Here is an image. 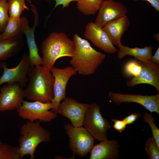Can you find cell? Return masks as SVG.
Instances as JSON below:
<instances>
[{"label": "cell", "instance_id": "836d02e7", "mask_svg": "<svg viewBox=\"0 0 159 159\" xmlns=\"http://www.w3.org/2000/svg\"><path fill=\"white\" fill-rule=\"evenodd\" d=\"M154 38L157 41H159V34H156L155 35Z\"/></svg>", "mask_w": 159, "mask_h": 159}, {"label": "cell", "instance_id": "4dcf8cb0", "mask_svg": "<svg viewBox=\"0 0 159 159\" xmlns=\"http://www.w3.org/2000/svg\"><path fill=\"white\" fill-rule=\"evenodd\" d=\"M55 2L53 9L57 6L62 5L63 8L69 6V4L72 1H77L78 0H52Z\"/></svg>", "mask_w": 159, "mask_h": 159}, {"label": "cell", "instance_id": "d4e9b609", "mask_svg": "<svg viewBox=\"0 0 159 159\" xmlns=\"http://www.w3.org/2000/svg\"><path fill=\"white\" fill-rule=\"evenodd\" d=\"M145 150L150 159H159V147L153 137L148 138L145 145Z\"/></svg>", "mask_w": 159, "mask_h": 159}, {"label": "cell", "instance_id": "8fae6325", "mask_svg": "<svg viewBox=\"0 0 159 159\" xmlns=\"http://www.w3.org/2000/svg\"><path fill=\"white\" fill-rule=\"evenodd\" d=\"M108 97L117 105L122 103H135L139 104L151 112L159 113V92L155 95L123 94L110 91Z\"/></svg>", "mask_w": 159, "mask_h": 159}, {"label": "cell", "instance_id": "9a60e30c", "mask_svg": "<svg viewBox=\"0 0 159 159\" xmlns=\"http://www.w3.org/2000/svg\"><path fill=\"white\" fill-rule=\"evenodd\" d=\"M84 36L94 46L105 52L112 54L118 51L111 42L102 27L95 22H90L86 24Z\"/></svg>", "mask_w": 159, "mask_h": 159}, {"label": "cell", "instance_id": "5b68a950", "mask_svg": "<svg viewBox=\"0 0 159 159\" xmlns=\"http://www.w3.org/2000/svg\"><path fill=\"white\" fill-rule=\"evenodd\" d=\"M53 108L51 102H30L24 100L16 110L19 116L23 119L32 122L39 121L48 122L57 117L56 113L50 110Z\"/></svg>", "mask_w": 159, "mask_h": 159}, {"label": "cell", "instance_id": "d6986e66", "mask_svg": "<svg viewBox=\"0 0 159 159\" xmlns=\"http://www.w3.org/2000/svg\"><path fill=\"white\" fill-rule=\"evenodd\" d=\"M117 51V57L121 59L126 56H131L136 60L142 62L150 61L152 56V46H145L143 48H130L122 45Z\"/></svg>", "mask_w": 159, "mask_h": 159}, {"label": "cell", "instance_id": "7a4b0ae2", "mask_svg": "<svg viewBox=\"0 0 159 159\" xmlns=\"http://www.w3.org/2000/svg\"><path fill=\"white\" fill-rule=\"evenodd\" d=\"M29 84L23 90L24 97L34 101L51 102L54 97V77L42 65L34 66L28 74Z\"/></svg>", "mask_w": 159, "mask_h": 159}, {"label": "cell", "instance_id": "cb8c5ba5", "mask_svg": "<svg viewBox=\"0 0 159 159\" xmlns=\"http://www.w3.org/2000/svg\"><path fill=\"white\" fill-rule=\"evenodd\" d=\"M21 159L19 146H11L0 140V159Z\"/></svg>", "mask_w": 159, "mask_h": 159}, {"label": "cell", "instance_id": "5bb4252c", "mask_svg": "<svg viewBox=\"0 0 159 159\" xmlns=\"http://www.w3.org/2000/svg\"><path fill=\"white\" fill-rule=\"evenodd\" d=\"M141 69L136 76L127 80L128 87H133L140 84H146L154 87L159 92V64L151 62L138 61Z\"/></svg>", "mask_w": 159, "mask_h": 159}, {"label": "cell", "instance_id": "83f0119b", "mask_svg": "<svg viewBox=\"0 0 159 159\" xmlns=\"http://www.w3.org/2000/svg\"><path fill=\"white\" fill-rule=\"evenodd\" d=\"M141 69V67L138 60H131L127 62L124 67V72L128 76H137Z\"/></svg>", "mask_w": 159, "mask_h": 159}, {"label": "cell", "instance_id": "4fadbf2b", "mask_svg": "<svg viewBox=\"0 0 159 159\" xmlns=\"http://www.w3.org/2000/svg\"><path fill=\"white\" fill-rule=\"evenodd\" d=\"M0 92V111L16 110L24 100L23 90L18 83L4 85Z\"/></svg>", "mask_w": 159, "mask_h": 159}, {"label": "cell", "instance_id": "277c9868", "mask_svg": "<svg viewBox=\"0 0 159 159\" xmlns=\"http://www.w3.org/2000/svg\"><path fill=\"white\" fill-rule=\"evenodd\" d=\"M40 122L28 121L21 127V136L18 140L21 159L29 155L30 159H35V152L38 145L50 140V132L41 125Z\"/></svg>", "mask_w": 159, "mask_h": 159}, {"label": "cell", "instance_id": "7402d4cb", "mask_svg": "<svg viewBox=\"0 0 159 159\" xmlns=\"http://www.w3.org/2000/svg\"><path fill=\"white\" fill-rule=\"evenodd\" d=\"M104 0H78L77 7L78 10L86 15H92L97 12Z\"/></svg>", "mask_w": 159, "mask_h": 159}, {"label": "cell", "instance_id": "e0dca14e", "mask_svg": "<svg viewBox=\"0 0 159 159\" xmlns=\"http://www.w3.org/2000/svg\"><path fill=\"white\" fill-rule=\"evenodd\" d=\"M94 145L90 159H116L120 156V145L116 140H103Z\"/></svg>", "mask_w": 159, "mask_h": 159}, {"label": "cell", "instance_id": "ac0fdd59", "mask_svg": "<svg viewBox=\"0 0 159 159\" xmlns=\"http://www.w3.org/2000/svg\"><path fill=\"white\" fill-rule=\"evenodd\" d=\"M130 24V20L126 15L108 23L102 28L112 43L119 47L122 45V36Z\"/></svg>", "mask_w": 159, "mask_h": 159}, {"label": "cell", "instance_id": "603a6c76", "mask_svg": "<svg viewBox=\"0 0 159 159\" xmlns=\"http://www.w3.org/2000/svg\"><path fill=\"white\" fill-rule=\"evenodd\" d=\"M26 0H8V14L11 18L19 19L25 9L31 10L26 6Z\"/></svg>", "mask_w": 159, "mask_h": 159}, {"label": "cell", "instance_id": "7c38bea8", "mask_svg": "<svg viewBox=\"0 0 159 159\" xmlns=\"http://www.w3.org/2000/svg\"><path fill=\"white\" fill-rule=\"evenodd\" d=\"M30 3L32 8L31 9L34 14V24L32 27L29 24L28 20L25 16L21 17L22 21V32L25 35L29 49V57L32 66L42 65V58L39 55L38 49L36 44L34 38V31L39 22V15L36 7Z\"/></svg>", "mask_w": 159, "mask_h": 159}, {"label": "cell", "instance_id": "484cf974", "mask_svg": "<svg viewBox=\"0 0 159 159\" xmlns=\"http://www.w3.org/2000/svg\"><path fill=\"white\" fill-rule=\"evenodd\" d=\"M7 1L1 0L0 1V33L4 29L9 18Z\"/></svg>", "mask_w": 159, "mask_h": 159}, {"label": "cell", "instance_id": "6da1fadb", "mask_svg": "<svg viewBox=\"0 0 159 159\" xmlns=\"http://www.w3.org/2000/svg\"><path fill=\"white\" fill-rule=\"evenodd\" d=\"M75 50L69 64L77 73L83 75L95 73L104 61L106 55L95 50L87 41L75 34L73 39Z\"/></svg>", "mask_w": 159, "mask_h": 159}, {"label": "cell", "instance_id": "30bf717a", "mask_svg": "<svg viewBox=\"0 0 159 159\" xmlns=\"http://www.w3.org/2000/svg\"><path fill=\"white\" fill-rule=\"evenodd\" d=\"M58 105L57 114L68 118L75 127L82 126L90 104L80 103L73 98L66 97Z\"/></svg>", "mask_w": 159, "mask_h": 159}, {"label": "cell", "instance_id": "52a82bcc", "mask_svg": "<svg viewBox=\"0 0 159 159\" xmlns=\"http://www.w3.org/2000/svg\"><path fill=\"white\" fill-rule=\"evenodd\" d=\"M64 128L73 155L84 157L90 152L95 139L85 128L83 126L75 127L69 123L65 125Z\"/></svg>", "mask_w": 159, "mask_h": 159}, {"label": "cell", "instance_id": "f1b7e54d", "mask_svg": "<svg viewBox=\"0 0 159 159\" xmlns=\"http://www.w3.org/2000/svg\"><path fill=\"white\" fill-rule=\"evenodd\" d=\"M112 121L114 123L112 127L119 132H122L125 130L127 125L123 120L112 119Z\"/></svg>", "mask_w": 159, "mask_h": 159}, {"label": "cell", "instance_id": "d6a6232c", "mask_svg": "<svg viewBox=\"0 0 159 159\" xmlns=\"http://www.w3.org/2000/svg\"><path fill=\"white\" fill-rule=\"evenodd\" d=\"M150 61L159 64V47L157 49L154 55L152 56Z\"/></svg>", "mask_w": 159, "mask_h": 159}, {"label": "cell", "instance_id": "3957f363", "mask_svg": "<svg viewBox=\"0 0 159 159\" xmlns=\"http://www.w3.org/2000/svg\"><path fill=\"white\" fill-rule=\"evenodd\" d=\"M75 44L63 32H52L43 41L41 46L43 63L42 66L49 70L56 61L63 57H71Z\"/></svg>", "mask_w": 159, "mask_h": 159}, {"label": "cell", "instance_id": "ba28073f", "mask_svg": "<svg viewBox=\"0 0 159 159\" xmlns=\"http://www.w3.org/2000/svg\"><path fill=\"white\" fill-rule=\"evenodd\" d=\"M0 64L4 71L0 77V86L5 83H18L22 88L26 86L29 81L27 75L34 67L31 64L28 54H24L18 64L13 68H8L6 63L4 61L1 62Z\"/></svg>", "mask_w": 159, "mask_h": 159}, {"label": "cell", "instance_id": "44dd1931", "mask_svg": "<svg viewBox=\"0 0 159 159\" xmlns=\"http://www.w3.org/2000/svg\"><path fill=\"white\" fill-rule=\"evenodd\" d=\"M22 34H23L21 17L19 19H15L9 17L4 29L0 34V41L21 36Z\"/></svg>", "mask_w": 159, "mask_h": 159}, {"label": "cell", "instance_id": "74e56055", "mask_svg": "<svg viewBox=\"0 0 159 159\" xmlns=\"http://www.w3.org/2000/svg\"></svg>", "mask_w": 159, "mask_h": 159}, {"label": "cell", "instance_id": "1f68e13d", "mask_svg": "<svg viewBox=\"0 0 159 159\" xmlns=\"http://www.w3.org/2000/svg\"><path fill=\"white\" fill-rule=\"evenodd\" d=\"M139 0L145 1L149 2L156 11H159V0H133V1H136Z\"/></svg>", "mask_w": 159, "mask_h": 159}, {"label": "cell", "instance_id": "e575fe53", "mask_svg": "<svg viewBox=\"0 0 159 159\" xmlns=\"http://www.w3.org/2000/svg\"><path fill=\"white\" fill-rule=\"evenodd\" d=\"M2 68V66L1 65V64H0V74H1V69Z\"/></svg>", "mask_w": 159, "mask_h": 159}, {"label": "cell", "instance_id": "ffe728a7", "mask_svg": "<svg viewBox=\"0 0 159 159\" xmlns=\"http://www.w3.org/2000/svg\"><path fill=\"white\" fill-rule=\"evenodd\" d=\"M23 44L21 36L0 41V61H5L18 53Z\"/></svg>", "mask_w": 159, "mask_h": 159}, {"label": "cell", "instance_id": "f546056e", "mask_svg": "<svg viewBox=\"0 0 159 159\" xmlns=\"http://www.w3.org/2000/svg\"><path fill=\"white\" fill-rule=\"evenodd\" d=\"M141 115L139 113H133L125 117L123 120L127 125L131 124L135 122Z\"/></svg>", "mask_w": 159, "mask_h": 159}, {"label": "cell", "instance_id": "9c48e42d", "mask_svg": "<svg viewBox=\"0 0 159 159\" xmlns=\"http://www.w3.org/2000/svg\"><path fill=\"white\" fill-rule=\"evenodd\" d=\"M50 70L54 79V97L51 102L53 108L52 110L57 113L59 104L66 97V88L68 82L77 72L71 66L62 69L53 67Z\"/></svg>", "mask_w": 159, "mask_h": 159}, {"label": "cell", "instance_id": "d590c367", "mask_svg": "<svg viewBox=\"0 0 159 159\" xmlns=\"http://www.w3.org/2000/svg\"><path fill=\"white\" fill-rule=\"evenodd\" d=\"M45 0L49 3H51V0Z\"/></svg>", "mask_w": 159, "mask_h": 159}, {"label": "cell", "instance_id": "4316f807", "mask_svg": "<svg viewBox=\"0 0 159 159\" xmlns=\"http://www.w3.org/2000/svg\"><path fill=\"white\" fill-rule=\"evenodd\" d=\"M155 118L153 117L151 113L145 112L143 115V120L149 125L152 133L153 137L159 147V129L155 123Z\"/></svg>", "mask_w": 159, "mask_h": 159}, {"label": "cell", "instance_id": "2e32d148", "mask_svg": "<svg viewBox=\"0 0 159 159\" xmlns=\"http://www.w3.org/2000/svg\"><path fill=\"white\" fill-rule=\"evenodd\" d=\"M95 22L102 27L108 23L126 15L127 8L121 2L104 0L99 10Z\"/></svg>", "mask_w": 159, "mask_h": 159}, {"label": "cell", "instance_id": "8d00e7d4", "mask_svg": "<svg viewBox=\"0 0 159 159\" xmlns=\"http://www.w3.org/2000/svg\"><path fill=\"white\" fill-rule=\"evenodd\" d=\"M1 0H0V1H1Z\"/></svg>", "mask_w": 159, "mask_h": 159}, {"label": "cell", "instance_id": "8992f818", "mask_svg": "<svg viewBox=\"0 0 159 159\" xmlns=\"http://www.w3.org/2000/svg\"><path fill=\"white\" fill-rule=\"evenodd\" d=\"M82 126L95 139L101 141L107 139V132L112 126L102 116L100 106L92 103L85 114Z\"/></svg>", "mask_w": 159, "mask_h": 159}]
</instances>
